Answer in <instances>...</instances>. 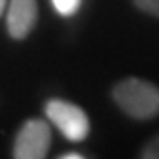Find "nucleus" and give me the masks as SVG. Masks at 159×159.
Instances as JSON below:
<instances>
[{
	"mask_svg": "<svg viewBox=\"0 0 159 159\" xmlns=\"http://www.w3.org/2000/svg\"><path fill=\"white\" fill-rule=\"evenodd\" d=\"M113 99L133 119L148 120L159 115V89L147 80H122L113 89Z\"/></svg>",
	"mask_w": 159,
	"mask_h": 159,
	"instance_id": "nucleus-1",
	"label": "nucleus"
},
{
	"mask_svg": "<svg viewBox=\"0 0 159 159\" xmlns=\"http://www.w3.org/2000/svg\"><path fill=\"white\" fill-rule=\"evenodd\" d=\"M46 117L69 142H81L90 133V122L78 104L64 99H51L46 102Z\"/></svg>",
	"mask_w": 159,
	"mask_h": 159,
	"instance_id": "nucleus-2",
	"label": "nucleus"
},
{
	"mask_svg": "<svg viewBox=\"0 0 159 159\" xmlns=\"http://www.w3.org/2000/svg\"><path fill=\"white\" fill-rule=\"evenodd\" d=\"M51 145V129L44 120L30 119L18 131L12 156L16 159H43Z\"/></svg>",
	"mask_w": 159,
	"mask_h": 159,
	"instance_id": "nucleus-3",
	"label": "nucleus"
},
{
	"mask_svg": "<svg viewBox=\"0 0 159 159\" xmlns=\"http://www.w3.org/2000/svg\"><path fill=\"white\" fill-rule=\"evenodd\" d=\"M7 32L12 39H25L34 30L39 7L37 0H9L7 4Z\"/></svg>",
	"mask_w": 159,
	"mask_h": 159,
	"instance_id": "nucleus-4",
	"label": "nucleus"
},
{
	"mask_svg": "<svg viewBox=\"0 0 159 159\" xmlns=\"http://www.w3.org/2000/svg\"><path fill=\"white\" fill-rule=\"evenodd\" d=\"M51 4L60 16H73L78 12L81 0H51Z\"/></svg>",
	"mask_w": 159,
	"mask_h": 159,
	"instance_id": "nucleus-5",
	"label": "nucleus"
},
{
	"mask_svg": "<svg viewBox=\"0 0 159 159\" xmlns=\"http://www.w3.org/2000/svg\"><path fill=\"white\" fill-rule=\"evenodd\" d=\"M134 4L140 11L159 18V0H134Z\"/></svg>",
	"mask_w": 159,
	"mask_h": 159,
	"instance_id": "nucleus-6",
	"label": "nucleus"
},
{
	"mask_svg": "<svg viewBox=\"0 0 159 159\" xmlns=\"http://www.w3.org/2000/svg\"><path fill=\"white\" fill-rule=\"evenodd\" d=\"M142 157H145V159H159V134L154 136L152 140L143 147Z\"/></svg>",
	"mask_w": 159,
	"mask_h": 159,
	"instance_id": "nucleus-7",
	"label": "nucleus"
},
{
	"mask_svg": "<svg viewBox=\"0 0 159 159\" xmlns=\"http://www.w3.org/2000/svg\"><path fill=\"white\" fill-rule=\"evenodd\" d=\"M62 159H83L81 154H76V152H71V154H64Z\"/></svg>",
	"mask_w": 159,
	"mask_h": 159,
	"instance_id": "nucleus-8",
	"label": "nucleus"
},
{
	"mask_svg": "<svg viewBox=\"0 0 159 159\" xmlns=\"http://www.w3.org/2000/svg\"><path fill=\"white\" fill-rule=\"evenodd\" d=\"M6 6H7V0H0V16H2V12L6 11Z\"/></svg>",
	"mask_w": 159,
	"mask_h": 159,
	"instance_id": "nucleus-9",
	"label": "nucleus"
}]
</instances>
